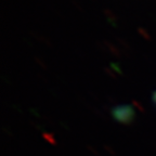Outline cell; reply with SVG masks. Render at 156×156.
<instances>
[{"label": "cell", "mask_w": 156, "mask_h": 156, "mask_svg": "<svg viewBox=\"0 0 156 156\" xmlns=\"http://www.w3.org/2000/svg\"><path fill=\"white\" fill-rule=\"evenodd\" d=\"M113 118L122 124H129L134 117V111L129 105H119L116 106L112 112Z\"/></svg>", "instance_id": "cell-1"}, {"label": "cell", "mask_w": 156, "mask_h": 156, "mask_svg": "<svg viewBox=\"0 0 156 156\" xmlns=\"http://www.w3.org/2000/svg\"><path fill=\"white\" fill-rule=\"evenodd\" d=\"M153 101H154V103L156 104V93L154 94V97H153Z\"/></svg>", "instance_id": "cell-2"}]
</instances>
